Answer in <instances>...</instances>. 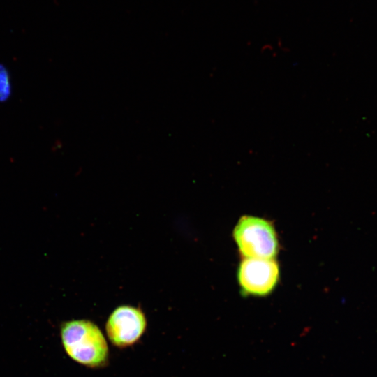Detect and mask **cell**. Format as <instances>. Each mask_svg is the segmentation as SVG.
<instances>
[{
    "instance_id": "5",
    "label": "cell",
    "mask_w": 377,
    "mask_h": 377,
    "mask_svg": "<svg viewBox=\"0 0 377 377\" xmlns=\"http://www.w3.org/2000/svg\"><path fill=\"white\" fill-rule=\"evenodd\" d=\"M10 94V84L6 70L0 66V100H5Z\"/></svg>"
},
{
    "instance_id": "4",
    "label": "cell",
    "mask_w": 377,
    "mask_h": 377,
    "mask_svg": "<svg viewBox=\"0 0 377 377\" xmlns=\"http://www.w3.org/2000/svg\"><path fill=\"white\" fill-rule=\"evenodd\" d=\"M147 327L146 317L141 309L124 305L116 308L105 324L106 334L116 347L131 346L139 341Z\"/></svg>"
},
{
    "instance_id": "3",
    "label": "cell",
    "mask_w": 377,
    "mask_h": 377,
    "mask_svg": "<svg viewBox=\"0 0 377 377\" xmlns=\"http://www.w3.org/2000/svg\"><path fill=\"white\" fill-rule=\"evenodd\" d=\"M280 277L278 263L274 259L244 258L237 269L241 293L247 296H266L274 290Z\"/></svg>"
},
{
    "instance_id": "1",
    "label": "cell",
    "mask_w": 377,
    "mask_h": 377,
    "mask_svg": "<svg viewBox=\"0 0 377 377\" xmlns=\"http://www.w3.org/2000/svg\"><path fill=\"white\" fill-rule=\"evenodd\" d=\"M60 333L64 348L72 360L90 368L106 366L109 360L108 346L94 323L84 319L64 322Z\"/></svg>"
},
{
    "instance_id": "2",
    "label": "cell",
    "mask_w": 377,
    "mask_h": 377,
    "mask_svg": "<svg viewBox=\"0 0 377 377\" xmlns=\"http://www.w3.org/2000/svg\"><path fill=\"white\" fill-rule=\"evenodd\" d=\"M238 249L245 258H274L279 252V240L273 224L265 219L243 216L233 230Z\"/></svg>"
}]
</instances>
